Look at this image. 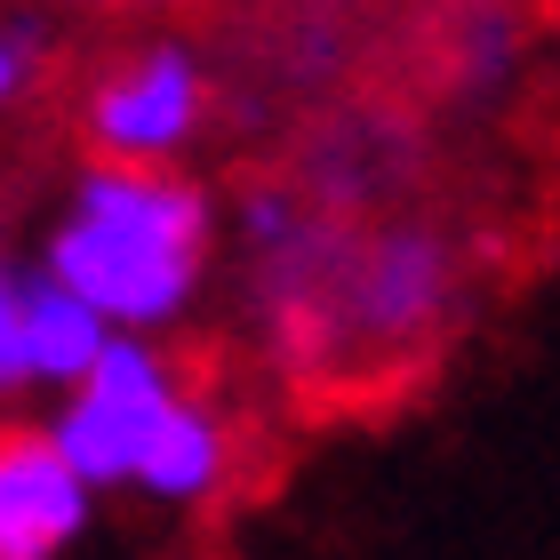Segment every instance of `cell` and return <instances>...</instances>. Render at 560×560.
<instances>
[{
  "instance_id": "12",
  "label": "cell",
  "mask_w": 560,
  "mask_h": 560,
  "mask_svg": "<svg viewBox=\"0 0 560 560\" xmlns=\"http://www.w3.org/2000/svg\"><path fill=\"white\" fill-rule=\"evenodd\" d=\"M480 9H497V0H480Z\"/></svg>"
},
{
  "instance_id": "3",
  "label": "cell",
  "mask_w": 560,
  "mask_h": 560,
  "mask_svg": "<svg viewBox=\"0 0 560 560\" xmlns=\"http://www.w3.org/2000/svg\"><path fill=\"white\" fill-rule=\"evenodd\" d=\"M200 113H209V81H200V57L176 40L137 48L120 72H105L89 96V152L120 168H168L176 152L192 144Z\"/></svg>"
},
{
  "instance_id": "11",
  "label": "cell",
  "mask_w": 560,
  "mask_h": 560,
  "mask_svg": "<svg viewBox=\"0 0 560 560\" xmlns=\"http://www.w3.org/2000/svg\"><path fill=\"white\" fill-rule=\"evenodd\" d=\"M0 393H24L16 376V280L0 272Z\"/></svg>"
},
{
  "instance_id": "8",
  "label": "cell",
  "mask_w": 560,
  "mask_h": 560,
  "mask_svg": "<svg viewBox=\"0 0 560 560\" xmlns=\"http://www.w3.org/2000/svg\"><path fill=\"white\" fill-rule=\"evenodd\" d=\"M296 233H304V209H296L289 192H248V200H241V241L257 248V257H272V248H289Z\"/></svg>"
},
{
  "instance_id": "10",
  "label": "cell",
  "mask_w": 560,
  "mask_h": 560,
  "mask_svg": "<svg viewBox=\"0 0 560 560\" xmlns=\"http://www.w3.org/2000/svg\"><path fill=\"white\" fill-rule=\"evenodd\" d=\"M24 89H33V33L0 24V105H16Z\"/></svg>"
},
{
  "instance_id": "13",
  "label": "cell",
  "mask_w": 560,
  "mask_h": 560,
  "mask_svg": "<svg viewBox=\"0 0 560 560\" xmlns=\"http://www.w3.org/2000/svg\"><path fill=\"white\" fill-rule=\"evenodd\" d=\"M161 9H168V0H161Z\"/></svg>"
},
{
  "instance_id": "7",
  "label": "cell",
  "mask_w": 560,
  "mask_h": 560,
  "mask_svg": "<svg viewBox=\"0 0 560 560\" xmlns=\"http://www.w3.org/2000/svg\"><path fill=\"white\" fill-rule=\"evenodd\" d=\"M224 465H233V432H224V417L176 393L168 409H161V424L144 432L129 489L161 497V504H200V497L224 489Z\"/></svg>"
},
{
  "instance_id": "2",
  "label": "cell",
  "mask_w": 560,
  "mask_h": 560,
  "mask_svg": "<svg viewBox=\"0 0 560 560\" xmlns=\"http://www.w3.org/2000/svg\"><path fill=\"white\" fill-rule=\"evenodd\" d=\"M168 400H176L168 352L152 337L113 328L105 352H96V369L65 393V409L48 417V441H57V456L81 472V489H129L137 448H144V432L161 424Z\"/></svg>"
},
{
  "instance_id": "5",
  "label": "cell",
  "mask_w": 560,
  "mask_h": 560,
  "mask_svg": "<svg viewBox=\"0 0 560 560\" xmlns=\"http://www.w3.org/2000/svg\"><path fill=\"white\" fill-rule=\"evenodd\" d=\"M89 497L48 424H0V560H65L89 528Z\"/></svg>"
},
{
  "instance_id": "6",
  "label": "cell",
  "mask_w": 560,
  "mask_h": 560,
  "mask_svg": "<svg viewBox=\"0 0 560 560\" xmlns=\"http://www.w3.org/2000/svg\"><path fill=\"white\" fill-rule=\"evenodd\" d=\"M105 337H113V320L89 313V304L72 296L65 280H48V272L16 280V376H24V385H57V393H72V385L96 369Z\"/></svg>"
},
{
  "instance_id": "1",
  "label": "cell",
  "mask_w": 560,
  "mask_h": 560,
  "mask_svg": "<svg viewBox=\"0 0 560 560\" xmlns=\"http://www.w3.org/2000/svg\"><path fill=\"white\" fill-rule=\"evenodd\" d=\"M209 265V200L168 168H81L57 233H48V280H65L89 313L129 337H152L192 304Z\"/></svg>"
},
{
  "instance_id": "9",
  "label": "cell",
  "mask_w": 560,
  "mask_h": 560,
  "mask_svg": "<svg viewBox=\"0 0 560 560\" xmlns=\"http://www.w3.org/2000/svg\"><path fill=\"white\" fill-rule=\"evenodd\" d=\"M504 65H513V33H504V16H480V24H472V57H465V81H472V89H489Z\"/></svg>"
},
{
  "instance_id": "4",
  "label": "cell",
  "mask_w": 560,
  "mask_h": 560,
  "mask_svg": "<svg viewBox=\"0 0 560 560\" xmlns=\"http://www.w3.org/2000/svg\"><path fill=\"white\" fill-rule=\"evenodd\" d=\"M448 289H456L448 248L409 224V233L369 241L361 257L345 265V289H328V296H337L345 328H361V337H376V345H409V337H424V328L448 313Z\"/></svg>"
}]
</instances>
